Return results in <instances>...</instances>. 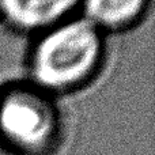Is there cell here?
I'll return each instance as SVG.
<instances>
[{
  "label": "cell",
  "mask_w": 155,
  "mask_h": 155,
  "mask_svg": "<svg viewBox=\"0 0 155 155\" xmlns=\"http://www.w3.org/2000/svg\"><path fill=\"white\" fill-rule=\"evenodd\" d=\"M99 56V30L86 19L71 21L49 30L37 44L31 74L46 88H68L91 72Z\"/></svg>",
  "instance_id": "6da1fadb"
},
{
  "label": "cell",
  "mask_w": 155,
  "mask_h": 155,
  "mask_svg": "<svg viewBox=\"0 0 155 155\" xmlns=\"http://www.w3.org/2000/svg\"><path fill=\"white\" fill-rule=\"evenodd\" d=\"M78 0H0L8 22L23 30L53 26L76 5Z\"/></svg>",
  "instance_id": "3957f363"
},
{
  "label": "cell",
  "mask_w": 155,
  "mask_h": 155,
  "mask_svg": "<svg viewBox=\"0 0 155 155\" xmlns=\"http://www.w3.org/2000/svg\"><path fill=\"white\" fill-rule=\"evenodd\" d=\"M54 131V116L45 98L30 90H14L0 101V134L15 147L35 150Z\"/></svg>",
  "instance_id": "7a4b0ae2"
},
{
  "label": "cell",
  "mask_w": 155,
  "mask_h": 155,
  "mask_svg": "<svg viewBox=\"0 0 155 155\" xmlns=\"http://www.w3.org/2000/svg\"><path fill=\"white\" fill-rule=\"evenodd\" d=\"M146 0H84L86 21L94 27H120L143 11Z\"/></svg>",
  "instance_id": "277c9868"
}]
</instances>
